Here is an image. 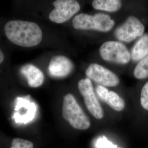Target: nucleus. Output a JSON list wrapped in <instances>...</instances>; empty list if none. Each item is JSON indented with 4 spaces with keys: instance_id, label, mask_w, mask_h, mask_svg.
<instances>
[{
    "instance_id": "obj_1",
    "label": "nucleus",
    "mask_w": 148,
    "mask_h": 148,
    "mask_svg": "<svg viewBox=\"0 0 148 148\" xmlns=\"http://www.w3.org/2000/svg\"><path fill=\"white\" fill-rule=\"evenodd\" d=\"M5 32L12 42L24 47L36 46L42 39L41 28L37 24L30 21H8L5 26Z\"/></svg>"
},
{
    "instance_id": "obj_2",
    "label": "nucleus",
    "mask_w": 148,
    "mask_h": 148,
    "mask_svg": "<svg viewBox=\"0 0 148 148\" xmlns=\"http://www.w3.org/2000/svg\"><path fill=\"white\" fill-rule=\"evenodd\" d=\"M62 115L64 119L75 129L86 130L90 127L88 117L71 94H68L64 98Z\"/></svg>"
},
{
    "instance_id": "obj_3",
    "label": "nucleus",
    "mask_w": 148,
    "mask_h": 148,
    "mask_svg": "<svg viewBox=\"0 0 148 148\" xmlns=\"http://www.w3.org/2000/svg\"><path fill=\"white\" fill-rule=\"evenodd\" d=\"M114 24L111 17L104 13H97L95 16L81 13L75 16L73 20V26L77 30L107 32L111 30Z\"/></svg>"
},
{
    "instance_id": "obj_4",
    "label": "nucleus",
    "mask_w": 148,
    "mask_h": 148,
    "mask_svg": "<svg viewBox=\"0 0 148 148\" xmlns=\"http://www.w3.org/2000/svg\"><path fill=\"white\" fill-rule=\"evenodd\" d=\"M101 57L106 61L126 64L131 59V54L123 43L117 41H107L99 48Z\"/></svg>"
},
{
    "instance_id": "obj_5",
    "label": "nucleus",
    "mask_w": 148,
    "mask_h": 148,
    "mask_svg": "<svg viewBox=\"0 0 148 148\" xmlns=\"http://www.w3.org/2000/svg\"><path fill=\"white\" fill-rule=\"evenodd\" d=\"M53 5L55 8L51 12L49 18L58 24L68 21L80 10L79 2L75 0H57Z\"/></svg>"
},
{
    "instance_id": "obj_6",
    "label": "nucleus",
    "mask_w": 148,
    "mask_h": 148,
    "mask_svg": "<svg viewBox=\"0 0 148 148\" xmlns=\"http://www.w3.org/2000/svg\"><path fill=\"white\" fill-rule=\"evenodd\" d=\"M145 27L137 17L131 16L125 22L117 27L115 35L118 40L125 42H130L137 37L143 36Z\"/></svg>"
},
{
    "instance_id": "obj_7",
    "label": "nucleus",
    "mask_w": 148,
    "mask_h": 148,
    "mask_svg": "<svg viewBox=\"0 0 148 148\" xmlns=\"http://www.w3.org/2000/svg\"><path fill=\"white\" fill-rule=\"evenodd\" d=\"M78 88L90 114L97 119H101L104 116V112L94 92L91 81L88 78L79 80Z\"/></svg>"
},
{
    "instance_id": "obj_8",
    "label": "nucleus",
    "mask_w": 148,
    "mask_h": 148,
    "mask_svg": "<svg viewBox=\"0 0 148 148\" xmlns=\"http://www.w3.org/2000/svg\"><path fill=\"white\" fill-rule=\"evenodd\" d=\"M87 78L104 87H115L120 81L116 74L98 64H90L86 70Z\"/></svg>"
},
{
    "instance_id": "obj_9",
    "label": "nucleus",
    "mask_w": 148,
    "mask_h": 148,
    "mask_svg": "<svg viewBox=\"0 0 148 148\" xmlns=\"http://www.w3.org/2000/svg\"><path fill=\"white\" fill-rule=\"evenodd\" d=\"M14 113L12 119L17 123L26 124L35 118L37 106L35 103L27 98L18 97L16 100Z\"/></svg>"
},
{
    "instance_id": "obj_10",
    "label": "nucleus",
    "mask_w": 148,
    "mask_h": 148,
    "mask_svg": "<svg viewBox=\"0 0 148 148\" xmlns=\"http://www.w3.org/2000/svg\"><path fill=\"white\" fill-rule=\"evenodd\" d=\"M73 68L74 65L69 58L63 56H57L51 59L48 71L53 77L62 78L68 76Z\"/></svg>"
},
{
    "instance_id": "obj_11",
    "label": "nucleus",
    "mask_w": 148,
    "mask_h": 148,
    "mask_svg": "<svg viewBox=\"0 0 148 148\" xmlns=\"http://www.w3.org/2000/svg\"><path fill=\"white\" fill-rule=\"evenodd\" d=\"M21 72L27 80L28 85L33 88H36L42 85L45 76L42 72L31 64H27L23 65L21 69Z\"/></svg>"
},
{
    "instance_id": "obj_12",
    "label": "nucleus",
    "mask_w": 148,
    "mask_h": 148,
    "mask_svg": "<svg viewBox=\"0 0 148 148\" xmlns=\"http://www.w3.org/2000/svg\"><path fill=\"white\" fill-rule=\"evenodd\" d=\"M148 56V35L142 36L134 45L131 58L134 62H139Z\"/></svg>"
},
{
    "instance_id": "obj_13",
    "label": "nucleus",
    "mask_w": 148,
    "mask_h": 148,
    "mask_svg": "<svg viewBox=\"0 0 148 148\" xmlns=\"http://www.w3.org/2000/svg\"><path fill=\"white\" fill-rule=\"evenodd\" d=\"M121 5V1L119 0H95L92 2V6L95 10L109 12L119 11Z\"/></svg>"
},
{
    "instance_id": "obj_14",
    "label": "nucleus",
    "mask_w": 148,
    "mask_h": 148,
    "mask_svg": "<svg viewBox=\"0 0 148 148\" xmlns=\"http://www.w3.org/2000/svg\"><path fill=\"white\" fill-rule=\"evenodd\" d=\"M105 102L116 111H122L125 108L124 101L114 91L109 92Z\"/></svg>"
},
{
    "instance_id": "obj_15",
    "label": "nucleus",
    "mask_w": 148,
    "mask_h": 148,
    "mask_svg": "<svg viewBox=\"0 0 148 148\" xmlns=\"http://www.w3.org/2000/svg\"><path fill=\"white\" fill-rule=\"evenodd\" d=\"M134 76L137 79H144L148 77V56L139 62L134 70Z\"/></svg>"
},
{
    "instance_id": "obj_16",
    "label": "nucleus",
    "mask_w": 148,
    "mask_h": 148,
    "mask_svg": "<svg viewBox=\"0 0 148 148\" xmlns=\"http://www.w3.org/2000/svg\"><path fill=\"white\" fill-rule=\"evenodd\" d=\"M11 148H34L32 142L21 138H14L12 142Z\"/></svg>"
},
{
    "instance_id": "obj_17",
    "label": "nucleus",
    "mask_w": 148,
    "mask_h": 148,
    "mask_svg": "<svg viewBox=\"0 0 148 148\" xmlns=\"http://www.w3.org/2000/svg\"><path fill=\"white\" fill-rule=\"evenodd\" d=\"M95 146L96 148H120L112 144L104 136L99 137L97 139Z\"/></svg>"
},
{
    "instance_id": "obj_18",
    "label": "nucleus",
    "mask_w": 148,
    "mask_h": 148,
    "mask_svg": "<svg viewBox=\"0 0 148 148\" xmlns=\"http://www.w3.org/2000/svg\"><path fill=\"white\" fill-rule=\"evenodd\" d=\"M140 104L143 108L148 110V81L144 85L140 93Z\"/></svg>"
},
{
    "instance_id": "obj_19",
    "label": "nucleus",
    "mask_w": 148,
    "mask_h": 148,
    "mask_svg": "<svg viewBox=\"0 0 148 148\" xmlns=\"http://www.w3.org/2000/svg\"><path fill=\"white\" fill-rule=\"evenodd\" d=\"M96 92L97 93V95L101 100L106 101V97L109 93V91L106 87L101 85H98L96 88Z\"/></svg>"
},
{
    "instance_id": "obj_20",
    "label": "nucleus",
    "mask_w": 148,
    "mask_h": 148,
    "mask_svg": "<svg viewBox=\"0 0 148 148\" xmlns=\"http://www.w3.org/2000/svg\"><path fill=\"white\" fill-rule=\"evenodd\" d=\"M4 58H5L4 54H3V53L2 52V51H1V49H0V64L2 63L3 62Z\"/></svg>"
}]
</instances>
